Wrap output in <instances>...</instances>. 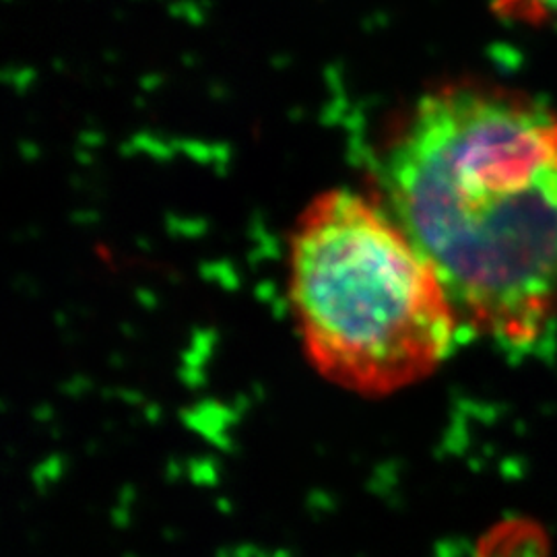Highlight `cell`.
<instances>
[{"label":"cell","instance_id":"6da1fadb","mask_svg":"<svg viewBox=\"0 0 557 557\" xmlns=\"http://www.w3.org/2000/svg\"><path fill=\"white\" fill-rule=\"evenodd\" d=\"M382 172L458 322L508 349L537 343L557 314V116L450 85L416 103Z\"/></svg>","mask_w":557,"mask_h":557},{"label":"cell","instance_id":"7a4b0ae2","mask_svg":"<svg viewBox=\"0 0 557 557\" xmlns=\"http://www.w3.org/2000/svg\"><path fill=\"white\" fill-rule=\"evenodd\" d=\"M289 296L314 368L368 397L425 379L457 333L432 264L397 220L349 190H329L301 213Z\"/></svg>","mask_w":557,"mask_h":557},{"label":"cell","instance_id":"3957f363","mask_svg":"<svg viewBox=\"0 0 557 557\" xmlns=\"http://www.w3.org/2000/svg\"><path fill=\"white\" fill-rule=\"evenodd\" d=\"M478 557H552V549L541 524L512 518L496 524L479 541Z\"/></svg>","mask_w":557,"mask_h":557},{"label":"cell","instance_id":"277c9868","mask_svg":"<svg viewBox=\"0 0 557 557\" xmlns=\"http://www.w3.org/2000/svg\"><path fill=\"white\" fill-rule=\"evenodd\" d=\"M502 9L522 20H557V0H502Z\"/></svg>","mask_w":557,"mask_h":557}]
</instances>
